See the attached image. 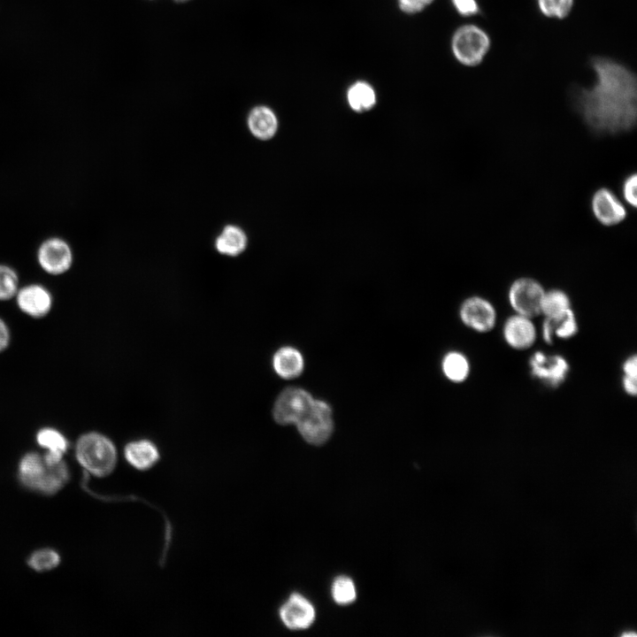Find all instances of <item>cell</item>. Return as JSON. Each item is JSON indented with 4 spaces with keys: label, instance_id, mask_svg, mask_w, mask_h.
I'll list each match as a JSON object with an SVG mask.
<instances>
[{
    "label": "cell",
    "instance_id": "cell-1",
    "mask_svg": "<svg viewBox=\"0 0 637 637\" xmlns=\"http://www.w3.org/2000/svg\"><path fill=\"white\" fill-rule=\"evenodd\" d=\"M589 64L595 81L589 88L572 89L576 111L596 134H618L632 130L637 119L635 73L605 57H593Z\"/></svg>",
    "mask_w": 637,
    "mask_h": 637
},
{
    "label": "cell",
    "instance_id": "cell-2",
    "mask_svg": "<svg viewBox=\"0 0 637 637\" xmlns=\"http://www.w3.org/2000/svg\"><path fill=\"white\" fill-rule=\"evenodd\" d=\"M19 477L27 488L45 495H53L64 487L70 477L65 462L47 464L42 456L29 452L23 456L19 464Z\"/></svg>",
    "mask_w": 637,
    "mask_h": 637
},
{
    "label": "cell",
    "instance_id": "cell-3",
    "mask_svg": "<svg viewBox=\"0 0 637 637\" xmlns=\"http://www.w3.org/2000/svg\"><path fill=\"white\" fill-rule=\"evenodd\" d=\"M75 457L88 472L96 477L110 475L118 460L117 449L112 441L97 432H88L78 438Z\"/></svg>",
    "mask_w": 637,
    "mask_h": 637
},
{
    "label": "cell",
    "instance_id": "cell-4",
    "mask_svg": "<svg viewBox=\"0 0 637 637\" xmlns=\"http://www.w3.org/2000/svg\"><path fill=\"white\" fill-rule=\"evenodd\" d=\"M450 44L455 58L465 66L473 67L484 60L490 50L491 40L481 27L468 24L454 32Z\"/></svg>",
    "mask_w": 637,
    "mask_h": 637
},
{
    "label": "cell",
    "instance_id": "cell-5",
    "mask_svg": "<svg viewBox=\"0 0 637 637\" xmlns=\"http://www.w3.org/2000/svg\"><path fill=\"white\" fill-rule=\"evenodd\" d=\"M295 425L308 443L323 444L333 432L332 410L326 403L314 399L307 411Z\"/></svg>",
    "mask_w": 637,
    "mask_h": 637
},
{
    "label": "cell",
    "instance_id": "cell-6",
    "mask_svg": "<svg viewBox=\"0 0 637 637\" xmlns=\"http://www.w3.org/2000/svg\"><path fill=\"white\" fill-rule=\"evenodd\" d=\"M545 291L536 280L529 277L518 278L509 288V303L515 313L533 318L541 315Z\"/></svg>",
    "mask_w": 637,
    "mask_h": 637
},
{
    "label": "cell",
    "instance_id": "cell-7",
    "mask_svg": "<svg viewBox=\"0 0 637 637\" xmlns=\"http://www.w3.org/2000/svg\"><path fill=\"white\" fill-rule=\"evenodd\" d=\"M36 259L42 270L48 274L58 276L71 269L73 252L70 244L63 238L50 237L39 245Z\"/></svg>",
    "mask_w": 637,
    "mask_h": 637
},
{
    "label": "cell",
    "instance_id": "cell-8",
    "mask_svg": "<svg viewBox=\"0 0 637 637\" xmlns=\"http://www.w3.org/2000/svg\"><path fill=\"white\" fill-rule=\"evenodd\" d=\"M313 401L311 395L303 388H286L275 401L272 409L273 418L280 425L295 424Z\"/></svg>",
    "mask_w": 637,
    "mask_h": 637
},
{
    "label": "cell",
    "instance_id": "cell-9",
    "mask_svg": "<svg viewBox=\"0 0 637 637\" xmlns=\"http://www.w3.org/2000/svg\"><path fill=\"white\" fill-rule=\"evenodd\" d=\"M461 321L477 333H488L497 320L496 310L487 299L473 295L466 298L459 309Z\"/></svg>",
    "mask_w": 637,
    "mask_h": 637
},
{
    "label": "cell",
    "instance_id": "cell-10",
    "mask_svg": "<svg viewBox=\"0 0 637 637\" xmlns=\"http://www.w3.org/2000/svg\"><path fill=\"white\" fill-rule=\"evenodd\" d=\"M279 618L289 630H305L313 624L316 611L306 597L292 593L279 608Z\"/></svg>",
    "mask_w": 637,
    "mask_h": 637
},
{
    "label": "cell",
    "instance_id": "cell-11",
    "mask_svg": "<svg viewBox=\"0 0 637 637\" xmlns=\"http://www.w3.org/2000/svg\"><path fill=\"white\" fill-rule=\"evenodd\" d=\"M531 374L549 387H558L569 372L567 360L560 355L535 352L529 360Z\"/></svg>",
    "mask_w": 637,
    "mask_h": 637
},
{
    "label": "cell",
    "instance_id": "cell-12",
    "mask_svg": "<svg viewBox=\"0 0 637 637\" xmlns=\"http://www.w3.org/2000/svg\"><path fill=\"white\" fill-rule=\"evenodd\" d=\"M14 298L19 311L32 318L46 317L53 306L50 291L37 283L19 287Z\"/></svg>",
    "mask_w": 637,
    "mask_h": 637
},
{
    "label": "cell",
    "instance_id": "cell-13",
    "mask_svg": "<svg viewBox=\"0 0 637 637\" xmlns=\"http://www.w3.org/2000/svg\"><path fill=\"white\" fill-rule=\"evenodd\" d=\"M591 209L595 218L606 226L618 225L626 217L625 207L616 195L606 188H601L594 193Z\"/></svg>",
    "mask_w": 637,
    "mask_h": 637
},
{
    "label": "cell",
    "instance_id": "cell-14",
    "mask_svg": "<svg viewBox=\"0 0 637 637\" xmlns=\"http://www.w3.org/2000/svg\"><path fill=\"white\" fill-rule=\"evenodd\" d=\"M503 335L508 346L524 350L533 346L537 334L532 318L515 313L506 319Z\"/></svg>",
    "mask_w": 637,
    "mask_h": 637
},
{
    "label": "cell",
    "instance_id": "cell-15",
    "mask_svg": "<svg viewBox=\"0 0 637 637\" xmlns=\"http://www.w3.org/2000/svg\"><path fill=\"white\" fill-rule=\"evenodd\" d=\"M124 457L129 465L141 472L151 469L160 459L157 447L148 439L128 442L124 448Z\"/></svg>",
    "mask_w": 637,
    "mask_h": 637
},
{
    "label": "cell",
    "instance_id": "cell-16",
    "mask_svg": "<svg viewBox=\"0 0 637 637\" xmlns=\"http://www.w3.org/2000/svg\"><path fill=\"white\" fill-rule=\"evenodd\" d=\"M250 133L259 140H269L278 129V119L274 111L265 105L252 108L247 118Z\"/></svg>",
    "mask_w": 637,
    "mask_h": 637
},
{
    "label": "cell",
    "instance_id": "cell-17",
    "mask_svg": "<svg viewBox=\"0 0 637 637\" xmlns=\"http://www.w3.org/2000/svg\"><path fill=\"white\" fill-rule=\"evenodd\" d=\"M272 365L276 373L284 379H292L303 370V358L295 348H280L273 356Z\"/></svg>",
    "mask_w": 637,
    "mask_h": 637
},
{
    "label": "cell",
    "instance_id": "cell-18",
    "mask_svg": "<svg viewBox=\"0 0 637 637\" xmlns=\"http://www.w3.org/2000/svg\"><path fill=\"white\" fill-rule=\"evenodd\" d=\"M248 238L239 226L228 225L224 227L215 241L216 249L226 256H238L247 247Z\"/></svg>",
    "mask_w": 637,
    "mask_h": 637
},
{
    "label": "cell",
    "instance_id": "cell-19",
    "mask_svg": "<svg viewBox=\"0 0 637 637\" xmlns=\"http://www.w3.org/2000/svg\"><path fill=\"white\" fill-rule=\"evenodd\" d=\"M571 308L568 295L561 289L545 291L541 314L546 318L556 319L563 317Z\"/></svg>",
    "mask_w": 637,
    "mask_h": 637
},
{
    "label": "cell",
    "instance_id": "cell-20",
    "mask_svg": "<svg viewBox=\"0 0 637 637\" xmlns=\"http://www.w3.org/2000/svg\"><path fill=\"white\" fill-rule=\"evenodd\" d=\"M347 100L352 110L364 112L375 105L376 93L369 83L357 81L348 89Z\"/></svg>",
    "mask_w": 637,
    "mask_h": 637
},
{
    "label": "cell",
    "instance_id": "cell-21",
    "mask_svg": "<svg viewBox=\"0 0 637 637\" xmlns=\"http://www.w3.org/2000/svg\"><path fill=\"white\" fill-rule=\"evenodd\" d=\"M441 368L444 375L452 382L464 381L470 374V362L465 355L451 351L445 355Z\"/></svg>",
    "mask_w": 637,
    "mask_h": 637
},
{
    "label": "cell",
    "instance_id": "cell-22",
    "mask_svg": "<svg viewBox=\"0 0 637 637\" xmlns=\"http://www.w3.org/2000/svg\"><path fill=\"white\" fill-rule=\"evenodd\" d=\"M36 442L46 451H55L65 454L69 443L65 436L58 429L46 426L36 433Z\"/></svg>",
    "mask_w": 637,
    "mask_h": 637
},
{
    "label": "cell",
    "instance_id": "cell-23",
    "mask_svg": "<svg viewBox=\"0 0 637 637\" xmlns=\"http://www.w3.org/2000/svg\"><path fill=\"white\" fill-rule=\"evenodd\" d=\"M331 594L334 601L340 605H348L355 602L357 590L353 580L347 576H338L334 579Z\"/></svg>",
    "mask_w": 637,
    "mask_h": 637
},
{
    "label": "cell",
    "instance_id": "cell-24",
    "mask_svg": "<svg viewBox=\"0 0 637 637\" xmlns=\"http://www.w3.org/2000/svg\"><path fill=\"white\" fill-rule=\"evenodd\" d=\"M19 288L17 272L11 266L0 264V301H9L15 297Z\"/></svg>",
    "mask_w": 637,
    "mask_h": 637
},
{
    "label": "cell",
    "instance_id": "cell-25",
    "mask_svg": "<svg viewBox=\"0 0 637 637\" xmlns=\"http://www.w3.org/2000/svg\"><path fill=\"white\" fill-rule=\"evenodd\" d=\"M547 319L550 323L554 337L567 340L574 336L578 332L577 319L572 309L559 318Z\"/></svg>",
    "mask_w": 637,
    "mask_h": 637
},
{
    "label": "cell",
    "instance_id": "cell-26",
    "mask_svg": "<svg viewBox=\"0 0 637 637\" xmlns=\"http://www.w3.org/2000/svg\"><path fill=\"white\" fill-rule=\"evenodd\" d=\"M540 12L551 19H565L572 12L574 0H537Z\"/></svg>",
    "mask_w": 637,
    "mask_h": 637
},
{
    "label": "cell",
    "instance_id": "cell-27",
    "mask_svg": "<svg viewBox=\"0 0 637 637\" xmlns=\"http://www.w3.org/2000/svg\"><path fill=\"white\" fill-rule=\"evenodd\" d=\"M60 556L53 549H43L34 552L28 558V565L36 572H45L58 565Z\"/></svg>",
    "mask_w": 637,
    "mask_h": 637
},
{
    "label": "cell",
    "instance_id": "cell-28",
    "mask_svg": "<svg viewBox=\"0 0 637 637\" xmlns=\"http://www.w3.org/2000/svg\"><path fill=\"white\" fill-rule=\"evenodd\" d=\"M636 186H637L636 173H632V174L628 175L625 179V180L622 184V194H623L624 199L629 205H631L633 208H635L637 205Z\"/></svg>",
    "mask_w": 637,
    "mask_h": 637
},
{
    "label": "cell",
    "instance_id": "cell-29",
    "mask_svg": "<svg viewBox=\"0 0 637 637\" xmlns=\"http://www.w3.org/2000/svg\"><path fill=\"white\" fill-rule=\"evenodd\" d=\"M457 12L463 17H472L480 13L477 0H451Z\"/></svg>",
    "mask_w": 637,
    "mask_h": 637
},
{
    "label": "cell",
    "instance_id": "cell-30",
    "mask_svg": "<svg viewBox=\"0 0 637 637\" xmlns=\"http://www.w3.org/2000/svg\"><path fill=\"white\" fill-rule=\"evenodd\" d=\"M434 0H397L400 10L407 14H415L423 11Z\"/></svg>",
    "mask_w": 637,
    "mask_h": 637
},
{
    "label": "cell",
    "instance_id": "cell-31",
    "mask_svg": "<svg viewBox=\"0 0 637 637\" xmlns=\"http://www.w3.org/2000/svg\"><path fill=\"white\" fill-rule=\"evenodd\" d=\"M11 342V331L7 323L0 318V353L7 349Z\"/></svg>",
    "mask_w": 637,
    "mask_h": 637
},
{
    "label": "cell",
    "instance_id": "cell-32",
    "mask_svg": "<svg viewBox=\"0 0 637 637\" xmlns=\"http://www.w3.org/2000/svg\"><path fill=\"white\" fill-rule=\"evenodd\" d=\"M623 373L624 376L636 379L637 375V358L635 355H633L626 358L623 364Z\"/></svg>",
    "mask_w": 637,
    "mask_h": 637
},
{
    "label": "cell",
    "instance_id": "cell-33",
    "mask_svg": "<svg viewBox=\"0 0 637 637\" xmlns=\"http://www.w3.org/2000/svg\"><path fill=\"white\" fill-rule=\"evenodd\" d=\"M636 379L624 376L622 380L624 391L632 396H635L637 393Z\"/></svg>",
    "mask_w": 637,
    "mask_h": 637
},
{
    "label": "cell",
    "instance_id": "cell-34",
    "mask_svg": "<svg viewBox=\"0 0 637 637\" xmlns=\"http://www.w3.org/2000/svg\"><path fill=\"white\" fill-rule=\"evenodd\" d=\"M173 1H174V2H177V3H185V2H188V1H189V0H173Z\"/></svg>",
    "mask_w": 637,
    "mask_h": 637
}]
</instances>
